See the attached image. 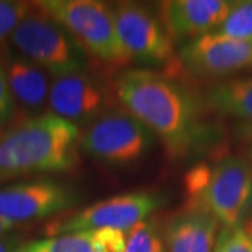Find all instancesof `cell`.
Wrapping results in <instances>:
<instances>
[{
    "label": "cell",
    "mask_w": 252,
    "mask_h": 252,
    "mask_svg": "<svg viewBox=\"0 0 252 252\" xmlns=\"http://www.w3.org/2000/svg\"><path fill=\"white\" fill-rule=\"evenodd\" d=\"M114 93L161 140L171 158L188 157L210 142V129L202 121L205 101L180 81L149 69H129L115 77Z\"/></svg>",
    "instance_id": "1"
},
{
    "label": "cell",
    "mask_w": 252,
    "mask_h": 252,
    "mask_svg": "<svg viewBox=\"0 0 252 252\" xmlns=\"http://www.w3.org/2000/svg\"><path fill=\"white\" fill-rule=\"evenodd\" d=\"M80 130L52 112L17 121L0 133V185L21 177L66 172L80 160Z\"/></svg>",
    "instance_id": "2"
},
{
    "label": "cell",
    "mask_w": 252,
    "mask_h": 252,
    "mask_svg": "<svg viewBox=\"0 0 252 252\" xmlns=\"http://www.w3.org/2000/svg\"><path fill=\"white\" fill-rule=\"evenodd\" d=\"M184 184L187 206L205 209L224 227H240L252 203V164L243 157L196 164Z\"/></svg>",
    "instance_id": "3"
},
{
    "label": "cell",
    "mask_w": 252,
    "mask_h": 252,
    "mask_svg": "<svg viewBox=\"0 0 252 252\" xmlns=\"http://www.w3.org/2000/svg\"><path fill=\"white\" fill-rule=\"evenodd\" d=\"M9 44L54 77L83 72L89 64V54L36 1H32L26 17L11 34Z\"/></svg>",
    "instance_id": "4"
},
{
    "label": "cell",
    "mask_w": 252,
    "mask_h": 252,
    "mask_svg": "<svg viewBox=\"0 0 252 252\" xmlns=\"http://www.w3.org/2000/svg\"><path fill=\"white\" fill-rule=\"evenodd\" d=\"M36 3L66 28L89 55L118 66L130 62L118 36L112 6L98 0H41Z\"/></svg>",
    "instance_id": "5"
},
{
    "label": "cell",
    "mask_w": 252,
    "mask_h": 252,
    "mask_svg": "<svg viewBox=\"0 0 252 252\" xmlns=\"http://www.w3.org/2000/svg\"><path fill=\"white\" fill-rule=\"evenodd\" d=\"M156 136L125 108H111L87 125L80 150L109 165H127L149 153Z\"/></svg>",
    "instance_id": "6"
},
{
    "label": "cell",
    "mask_w": 252,
    "mask_h": 252,
    "mask_svg": "<svg viewBox=\"0 0 252 252\" xmlns=\"http://www.w3.org/2000/svg\"><path fill=\"white\" fill-rule=\"evenodd\" d=\"M164 203L153 192H130L99 200L67 219L51 221L45 227L48 237L89 233L102 228L129 233L135 225L147 220Z\"/></svg>",
    "instance_id": "7"
},
{
    "label": "cell",
    "mask_w": 252,
    "mask_h": 252,
    "mask_svg": "<svg viewBox=\"0 0 252 252\" xmlns=\"http://www.w3.org/2000/svg\"><path fill=\"white\" fill-rule=\"evenodd\" d=\"M111 6L118 36L130 61L146 66L171 62L174 42L152 10L133 1H119Z\"/></svg>",
    "instance_id": "8"
},
{
    "label": "cell",
    "mask_w": 252,
    "mask_h": 252,
    "mask_svg": "<svg viewBox=\"0 0 252 252\" xmlns=\"http://www.w3.org/2000/svg\"><path fill=\"white\" fill-rule=\"evenodd\" d=\"M79 200L76 189L59 181H21L0 187V217L20 225L59 215Z\"/></svg>",
    "instance_id": "9"
},
{
    "label": "cell",
    "mask_w": 252,
    "mask_h": 252,
    "mask_svg": "<svg viewBox=\"0 0 252 252\" xmlns=\"http://www.w3.org/2000/svg\"><path fill=\"white\" fill-rule=\"evenodd\" d=\"M180 62L188 74L203 79L252 69V41L210 32L184 44Z\"/></svg>",
    "instance_id": "10"
},
{
    "label": "cell",
    "mask_w": 252,
    "mask_h": 252,
    "mask_svg": "<svg viewBox=\"0 0 252 252\" xmlns=\"http://www.w3.org/2000/svg\"><path fill=\"white\" fill-rule=\"evenodd\" d=\"M49 112L76 126L90 125L108 111V93L104 84L87 72L67 73L51 81Z\"/></svg>",
    "instance_id": "11"
},
{
    "label": "cell",
    "mask_w": 252,
    "mask_h": 252,
    "mask_svg": "<svg viewBox=\"0 0 252 252\" xmlns=\"http://www.w3.org/2000/svg\"><path fill=\"white\" fill-rule=\"evenodd\" d=\"M234 1L168 0L160 3V20L174 44L215 32L230 14Z\"/></svg>",
    "instance_id": "12"
},
{
    "label": "cell",
    "mask_w": 252,
    "mask_h": 252,
    "mask_svg": "<svg viewBox=\"0 0 252 252\" xmlns=\"http://www.w3.org/2000/svg\"><path fill=\"white\" fill-rule=\"evenodd\" d=\"M0 63L4 67L16 107L23 109L27 117L44 114L51 90L45 69L18 54L10 45L0 51Z\"/></svg>",
    "instance_id": "13"
},
{
    "label": "cell",
    "mask_w": 252,
    "mask_h": 252,
    "mask_svg": "<svg viewBox=\"0 0 252 252\" xmlns=\"http://www.w3.org/2000/svg\"><path fill=\"white\" fill-rule=\"evenodd\" d=\"M220 221L205 209L187 206L175 213L164 228L167 252H213Z\"/></svg>",
    "instance_id": "14"
},
{
    "label": "cell",
    "mask_w": 252,
    "mask_h": 252,
    "mask_svg": "<svg viewBox=\"0 0 252 252\" xmlns=\"http://www.w3.org/2000/svg\"><path fill=\"white\" fill-rule=\"evenodd\" d=\"M207 108L224 117L240 118L252 124V77L223 81L207 89Z\"/></svg>",
    "instance_id": "15"
},
{
    "label": "cell",
    "mask_w": 252,
    "mask_h": 252,
    "mask_svg": "<svg viewBox=\"0 0 252 252\" xmlns=\"http://www.w3.org/2000/svg\"><path fill=\"white\" fill-rule=\"evenodd\" d=\"M13 252H93L91 234H64L46 237L18 245Z\"/></svg>",
    "instance_id": "16"
},
{
    "label": "cell",
    "mask_w": 252,
    "mask_h": 252,
    "mask_svg": "<svg viewBox=\"0 0 252 252\" xmlns=\"http://www.w3.org/2000/svg\"><path fill=\"white\" fill-rule=\"evenodd\" d=\"M126 252H167L161 231L154 220H144L127 233Z\"/></svg>",
    "instance_id": "17"
},
{
    "label": "cell",
    "mask_w": 252,
    "mask_h": 252,
    "mask_svg": "<svg viewBox=\"0 0 252 252\" xmlns=\"http://www.w3.org/2000/svg\"><path fill=\"white\" fill-rule=\"evenodd\" d=\"M215 32L235 39L252 41V0L234 1L230 14Z\"/></svg>",
    "instance_id": "18"
},
{
    "label": "cell",
    "mask_w": 252,
    "mask_h": 252,
    "mask_svg": "<svg viewBox=\"0 0 252 252\" xmlns=\"http://www.w3.org/2000/svg\"><path fill=\"white\" fill-rule=\"evenodd\" d=\"M32 1L0 0V51L10 45V36L26 17Z\"/></svg>",
    "instance_id": "19"
},
{
    "label": "cell",
    "mask_w": 252,
    "mask_h": 252,
    "mask_svg": "<svg viewBox=\"0 0 252 252\" xmlns=\"http://www.w3.org/2000/svg\"><path fill=\"white\" fill-rule=\"evenodd\" d=\"M213 252H252V234L243 225L223 227Z\"/></svg>",
    "instance_id": "20"
},
{
    "label": "cell",
    "mask_w": 252,
    "mask_h": 252,
    "mask_svg": "<svg viewBox=\"0 0 252 252\" xmlns=\"http://www.w3.org/2000/svg\"><path fill=\"white\" fill-rule=\"evenodd\" d=\"M93 252H126L127 233L111 228L90 231Z\"/></svg>",
    "instance_id": "21"
},
{
    "label": "cell",
    "mask_w": 252,
    "mask_h": 252,
    "mask_svg": "<svg viewBox=\"0 0 252 252\" xmlns=\"http://www.w3.org/2000/svg\"><path fill=\"white\" fill-rule=\"evenodd\" d=\"M16 109L17 107L10 91L4 67L0 63V127L9 124L16 114Z\"/></svg>",
    "instance_id": "22"
},
{
    "label": "cell",
    "mask_w": 252,
    "mask_h": 252,
    "mask_svg": "<svg viewBox=\"0 0 252 252\" xmlns=\"http://www.w3.org/2000/svg\"><path fill=\"white\" fill-rule=\"evenodd\" d=\"M21 243L18 234H7L0 237V252H13Z\"/></svg>",
    "instance_id": "23"
},
{
    "label": "cell",
    "mask_w": 252,
    "mask_h": 252,
    "mask_svg": "<svg viewBox=\"0 0 252 252\" xmlns=\"http://www.w3.org/2000/svg\"><path fill=\"white\" fill-rule=\"evenodd\" d=\"M240 133L245 142H248V149H247V154H248V161L252 164V124H244L240 126Z\"/></svg>",
    "instance_id": "24"
},
{
    "label": "cell",
    "mask_w": 252,
    "mask_h": 252,
    "mask_svg": "<svg viewBox=\"0 0 252 252\" xmlns=\"http://www.w3.org/2000/svg\"><path fill=\"white\" fill-rule=\"evenodd\" d=\"M16 227H17V225L10 223V221H7V220L3 219V217H0V237L7 235L9 233H11Z\"/></svg>",
    "instance_id": "25"
},
{
    "label": "cell",
    "mask_w": 252,
    "mask_h": 252,
    "mask_svg": "<svg viewBox=\"0 0 252 252\" xmlns=\"http://www.w3.org/2000/svg\"><path fill=\"white\" fill-rule=\"evenodd\" d=\"M247 230H248L250 233H252V225H251V227H250V228H247Z\"/></svg>",
    "instance_id": "26"
},
{
    "label": "cell",
    "mask_w": 252,
    "mask_h": 252,
    "mask_svg": "<svg viewBox=\"0 0 252 252\" xmlns=\"http://www.w3.org/2000/svg\"><path fill=\"white\" fill-rule=\"evenodd\" d=\"M0 133H1V129H0Z\"/></svg>",
    "instance_id": "27"
},
{
    "label": "cell",
    "mask_w": 252,
    "mask_h": 252,
    "mask_svg": "<svg viewBox=\"0 0 252 252\" xmlns=\"http://www.w3.org/2000/svg\"><path fill=\"white\" fill-rule=\"evenodd\" d=\"M251 234H252V233H251Z\"/></svg>",
    "instance_id": "28"
}]
</instances>
